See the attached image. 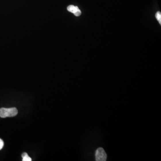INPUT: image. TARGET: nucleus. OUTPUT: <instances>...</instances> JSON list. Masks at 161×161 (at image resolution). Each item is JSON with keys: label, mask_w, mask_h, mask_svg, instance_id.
Returning <instances> with one entry per match:
<instances>
[{"label": "nucleus", "mask_w": 161, "mask_h": 161, "mask_svg": "<svg viewBox=\"0 0 161 161\" xmlns=\"http://www.w3.org/2000/svg\"><path fill=\"white\" fill-rule=\"evenodd\" d=\"M81 10L79 9V10L77 11V12H76L74 14L75 15V16H79L81 14Z\"/></svg>", "instance_id": "7"}, {"label": "nucleus", "mask_w": 161, "mask_h": 161, "mask_svg": "<svg viewBox=\"0 0 161 161\" xmlns=\"http://www.w3.org/2000/svg\"><path fill=\"white\" fill-rule=\"evenodd\" d=\"M95 158L97 161H105L106 160L107 155L104 149L102 148L97 149L95 152Z\"/></svg>", "instance_id": "2"}, {"label": "nucleus", "mask_w": 161, "mask_h": 161, "mask_svg": "<svg viewBox=\"0 0 161 161\" xmlns=\"http://www.w3.org/2000/svg\"><path fill=\"white\" fill-rule=\"evenodd\" d=\"M67 10L69 12H70L74 14L77 11L79 10V9L78 8V7L77 6H74V5H69L67 7Z\"/></svg>", "instance_id": "3"}, {"label": "nucleus", "mask_w": 161, "mask_h": 161, "mask_svg": "<svg viewBox=\"0 0 161 161\" xmlns=\"http://www.w3.org/2000/svg\"><path fill=\"white\" fill-rule=\"evenodd\" d=\"M4 146V143L2 139H0V150H1V149L3 148Z\"/></svg>", "instance_id": "6"}, {"label": "nucleus", "mask_w": 161, "mask_h": 161, "mask_svg": "<svg viewBox=\"0 0 161 161\" xmlns=\"http://www.w3.org/2000/svg\"><path fill=\"white\" fill-rule=\"evenodd\" d=\"M18 113L17 109L15 107L0 109V117L1 118L11 117L16 116Z\"/></svg>", "instance_id": "1"}, {"label": "nucleus", "mask_w": 161, "mask_h": 161, "mask_svg": "<svg viewBox=\"0 0 161 161\" xmlns=\"http://www.w3.org/2000/svg\"><path fill=\"white\" fill-rule=\"evenodd\" d=\"M22 157L23 161H31L32 160V158H30L26 153H23L22 155Z\"/></svg>", "instance_id": "4"}, {"label": "nucleus", "mask_w": 161, "mask_h": 161, "mask_svg": "<svg viewBox=\"0 0 161 161\" xmlns=\"http://www.w3.org/2000/svg\"><path fill=\"white\" fill-rule=\"evenodd\" d=\"M155 17H156V18H157V20H158V22H159L160 24H161V13L160 12H158L157 13L155 14Z\"/></svg>", "instance_id": "5"}]
</instances>
